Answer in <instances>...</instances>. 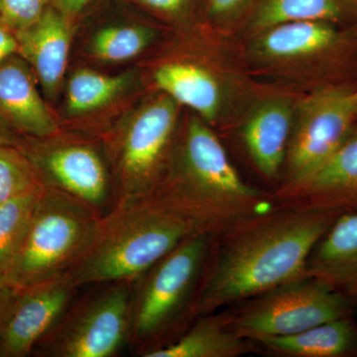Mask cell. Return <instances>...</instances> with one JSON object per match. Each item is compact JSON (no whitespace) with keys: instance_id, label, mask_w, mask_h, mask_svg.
<instances>
[{"instance_id":"5b68a950","label":"cell","mask_w":357,"mask_h":357,"mask_svg":"<svg viewBox=\"0 0 357 357\" xmlns=\"http://www.w3.org/2000/svg\"><path fill=\"white\" fill-rule=\"evenodd\" d=\"M100 215L57 190L43 187L24 241L4 282L20 290L69 274L93 238Z\"/></svg>"},{"instance_id":"9a60e30c","label":"cell","mask_w":357,"mask_h":357,"mask_svg":"<svg viewBox=\"0 0 357 357\" xmlns=\"http://www.w3.org/2000/svg\"><path fill=\"white\" fill-rule=\"evenodd\" d=\"M0 115L16 133L46 137L58 130L42 100L29 64L15 55L0 63Z\"/></svg>"},{"instance_id":"7c38bea8","label":"cell","mask_w":357,"mask_h":357,"mask_svg":"<svg viewBox=\"0 0 357 357\" xmlns=\"http://www.w3.org/2000/svg\"><path fill=\"white\" fill-rule=\"evenodd\" d=\"M69 274L14 290L0 328V356L25 357L79 293Z\"/></svg>"},{"instance_id":"e0dca14e","label":"cell","mask_w":357,"mask_h":357,"mask_svg":"<svg viewBox=\"0 0 357 357\" xmlns=\"http://www.w3.org/2000/svg\"><path fill=\"white\" fill-rule=\"evenodd\" d=\"M305 275L342 292L357 281V211L338 215L312 249Z\"/></svg>"},{"instance_id":"ffe728a7","label":"cell","mask_w":357,"mask_h":357,"mask_svg":"<svg viewBox=\"0 0 357 357\" xmlns=\"http://www.w3.org/2000/svg\"><path fill=\"white\" fill-rule=\"evenodd\" d=\"M261 352L255 342L230 330L220 310L199 317L175 342L148 357H239Z\"/></svg>"},{"instance_id":"d6986e66","label":"cell","mask_w":357,"mask_h":357,"mask_svg":"<svg viewBox=\"0 0 357 357\" xmlns=\"http://www.w3.org/2000/svg\"><path fill=\"white\" fill-rule=\"evenodd\" d=\"M262 352L283 357H357V321L354 316L326 321L286 337L256 342Z\"/></svg>"},{"instance_id":"cb8c5ba5","label":"cell","mask_w":357,"mask_h":357,"mask_svg":"<svg viewBox=\"0 0 357 357\" xmlns=\"http://www.w3.org/2000/svg\"><path fill=\"white\" fill-rule=\"evenodd\" d=\"M150 34L136 26H114L96 33L91 51L96 57L107 62H122L139 55L149 44Z\"/></svg>"},{"instance_id":"83f0119b","label":"cell","mask_w":357,"mask_h":357,"mask_svg":"<svg viewBox=\"0 0 357 357\" xmlns=\"http://www.w3.org/2000/svg\"><path fill=\"white\" fill-rule=\"evenodd\" d=\"M18 51L15 32L0 18V63Z\"/></svg>"},{"instance_id":"7402d4cb","label":"cell","mask_w":357,"mask_h":357,"mask_svg":"<svg viewBox=\"0 0 357 357\" xmlns=\"http://www.w3.org/2000/svg\"><path fill=\"white\" fill-rule=\"evenodd\" d=\"M43 185L0 204V277H6L24 241Z\"/></svg>"},{"instance_id":"836d02e7","label":"cell","mask_w":357,"mask_h":357,"mask_svg":"<svg viewBox=\"0 0 357 357\" xmlns=\"http://www.w3.org/2000/svg\"><path fill=\"white\" fill-rule=\"evenodd\" d=\"M13 294V292L10 293V295H9L8 297H7L6 299L0 304V328H1L2 319H3L4 314H6L7 305H8L9 300H10Z\"/></svg>"},{"instance_id":"4fadbf2b","label":"cell","mask_w":357,"mask_h":357,"mask_svg":"<svg viewBox=\"0 0 357 357\" xmlns=\"http://www.w3.org/2000/svg\"><path fill=\"white\" fill-rule=\"evenodd\" d=\"M275 206L342 213L357 211V126L325 163L270 192Z\"/></svg>"},{"instance_id":"7a4b0ae2","label":"cell","mask_w":357,"mask_h":357,"mask_svg":"<svg viewBox=\"0 0 357 357\" xmlns=\"http://www.w3.org/2000/svg\"><path fill=\"white\" fill-rule=\"evenodd\" d=\"M153 195L217 236L275 206L270 192L241 178L210 124L197 116L188 122Z\"/></svg>"},{"instance_id":"4dcf8cb0","label":"cell","mask_w":357,"mask_h":357,"mask_svg":"<svg viewBox=\"0 0 357 357\" xmlns=\"http://www.w3.org/2000/svg\"><path fill=\"white\" fill-rule=\"evenodd\" d=\"M15 131L4 121L0 115V147L6 145H16L17 137H15Z\"/></svg>"},{"instance_id":"6da1fadb","label":"cell","mask_w":357,"mask_h":357,"mask_svg":"<svg viewBox=\"0 0 357 357\" xmlns=\"http://www.w3.org/2000/svg\"><path fill=\"white\" fill-rule=\"evenodd\" d=\"M338 215L275 206L218 234L204 269L198 318L305 275L312 249Z\"/></svg>"},{"instance_id":"3957f363","label":"cell","mask_w":357,"mask_h":357,"mask_svg":"<svg viewBox=\"0 0 357 357\" xmlns=\"http://www.w3.org/2000/svg\"><path fill=\"white\" fill-rule=\"evenodd\" d=\"M197 231L204 230L153 194L119 199L100 218L89 248L69 275L79 288L134 280Z\"/></svg>"},{"instance_id":"2e32d148","label":"cell","mask_w":357,"mask_h":357,"mask_svg":"<svg viewBox=\"0 0 357 357\" xmlns=\"http://www.w3.org/2000/svg\"><path fill=\"white\" fill-rule=\"evenodd\" d=\"M18 53L49 96L55 95L69 57L70 30L62 13L46 9L36 22L15 32Z\"/></svg>"},{"instance_id":"ba28073f","label":"cell","mask_w":357,"mask_h":357,"mask_svg":"<svg viewBox=\"0 0 357 357\" xmlns=\"http://www.w3.org/2000/svg\"><path fill=\"white\" fill-rule=\"evenodd\" d=\"M249 54L275 72L333 76L357 59V27L319 20L281 23L252 34Z\"/></svg>"},{"instance_id":"f546056e","label":"cell","mask_w":357,"mask_h":357,"mask_svg":"<svg viewBox=\"0 0 357 357\" xmlns=\"http://www.w3.org/2000/svg\"><path fill=\"white\" fill-rule=\"evenodd\" d=\"M89 1V0H57V4L61 13L74 15L81 13Z\"/></svg>"},{"instance_id":"277c9868","label":"cell","mask_w":357,"mask_h":357,"mask_svg":"<svg viewBox=\"0 0 357 357\" xmlns=\"http://www.w3.org/2000/svg\"><path fill=\"white\" fill-rule=\"evenodd\" d=\"M215 236L190 234L134 279L128 344L133 354L148 357L165 349L198 318L199 291Z\"/></svg>"},{"instance_id":"d4e9b609","label":"cell","mask_w":357,"mask_h":357,"mask_svg":"<svg viewBox=\"0 0 357 357\" xmlns=\"http://www.w3.org/2000/svg\"><path fill=\"white\" fill-rule=\"evenodd\" d=\"M24 154L16 145L0 147V204L40 185Z\"/></svg>"},{"instance_id":"1f68e13d","label":"cell","mask_w":357,"mask_h":357,"mask_svg":"<svg viewBox=\"0 0 357 357\" xmlns=\"http://www.w3.org/2000/svg\"><path fill=\"white\" fill-rule=\"evenodd\" d=\"M13 290V288L8 287V286L6 285L3 278L0 277V304H1V303L3 302L9 295H10Z\"/></svg>"},{"instance_id":"30bf717a","label":"cell","mask_w":357,"mask_h":357,"mask_svg":"<svg viewBox=\"0 0 357 357\" xmlns=\"http://www.w3.org/2000/svg\"><path fill=\"white\" fill-rule=\"evenodd\" d=\"M177 105L167 95L154 100L122 134L114 159L119 199L148 196L158 189L174 151Z\"/></svg>"},{"instance_id":"603a6c76","label":"cell","mask_w":357,"mask_h":357,"mask_svg":"<svg viewBox=\"0 0 357 357\" xmlns=\"http://www.w3.org/2000/svg\"><path fill=\"white\" fill-rule=\"evenodd\" d=\"M128 83L126 77H110L91 70H81L70 79L67 89L68 109L81 114L100 109L121 93Z\"/></svg>"},{"instance_id":"8fae6325","label":"cell","mask_w":357,"mask_h":357,"mask_svg":"<svg viewBox=\"0 0 357 357\" xmlns=\"http://www.w3.org/2000/svg\"><path fill=\"white\" fill-rule=\"evenodd\" d=\"M16 146L24 154L43 187L57 190L81 202L100 217L119 203L114 178L98 150L84 143L43 144L24 136Z\"/></svg>"},{"instance_id":"484cf974","label":"cell","mask_w":357,"mask_h":357,"mask_svg":"<svg viewBox=\"0 0 357 357\" xmlns=\"http://www.w3.org/2000/svg\"><path fill=\"white\" fill-rule=\"evenodd\" d=\"M49 0H2L0 18L14 32L36 22L46 11Z\"/></svg>"},{"instance_id":"e575fe53","label":"cell","mask_w":357,"mask_h":357,"mask_svg":"<svg viewBox=\"0 0 357 357\" xmlns=\"http://www.w3.org/2000/svg\"><path fill=\"white\" fill-rule=\"evenodd\" d=\"M352 98H354V109H356L357 114V88L354 89V91H352Z\"/></svg>"},{"instance_id":"5bb4252c","label":"cell","mask_w":357,"mask_h":357,"mask_svg":"<svg viewBox=\"0 0 357 357\" xmlns=\"http://www.w3.org/2000/svg\"><path fill=\"white\" fill-rule=\"evenodd\" d=\"M296 102L287 96L264 98L251 107L241 129V140L256 171L280 184Z\"/></svg>"},{"instance_id":"d6a6232c","label":"cell","mask_w":357,"mask_h":357,"mask_svg":"<svg viewBox=\"0 0 357 357\" xmlns=\"http://www.w3.org/2000/svg\"><path fill=\"white\" fill-rule=\"evenodd\" d=\"M344 292L357 302V281L352 283L351 285L349 286L347 289H344Z\"/></svg>"},{"instance_id":"4316f807","label":"cell","mask_w":357,"mask_h":357,"mask_svg":"<svg viewBox=\"0 0 357 357\" xmlns=\"http://www.w3.org/2000/svg\"><path fill=\"white\" fill-rule=\"evenodd\" d=\"M248 0H208V8L213 17L229 20L241 10Z\"/></svg>"},{"instance_id":"ac0fdd59","label":"cell","mask_w":357,"mask_h":357,"mask_svg":"<svg viewBox=\"0 0 357 357\" xmlns=\"http://www.w3.org/2000/svg\"><path fill=\"white\" fill-rule=\"evenodd\" d=\"M154 79L167 96L198 112L210 126L222 114L225 89L210 70L192 63H169L156 70Z\"/></svg>"},{"instance_id":"f1b7e54d","label":"cell","mask_w":357,"mask_h":357,"mask_svg":"<svg viewBox=\"0 0 357 357\" xmlns=\"http://www.w3.org/2000/svg\"><path fill=\"white\" fill-rule=\"evenodd\" d=\"M143 6L156 9L162 13H172L180 10L185 0H135Z\"/></svg>"},{"instance_id":"44dd1931","label":"cell","mask_w":357,"mask_h":357,"mask_svg":"<svg viewBox=\"0 0 357 357\" xmlns=\"http://www.w3.org/2000/svg\"><path fill=\"white\" fill-rule=\"evenodd\" d=\"M305 20L357 27V11L351 0H258L249 28L255 34L281 23Z\"/></svg>"},{"instance_id":"8d00e7d4","label":"cell","mask_w":357,"mask_h":357,"mask_svg":"<svg viewBox=\"0 0 357 357\" xmlns=\"http://www.w3.org/2000/svg\"><path fill=\"white\" fill-rule=\"evenodd\" d=\"M1 2H2V0H0V7H1Z\"/></svg>"},{"instance_id":"8992f818","label":"cell","mask_w":357,"mask_h":357,"mask_svg":"<svg viewBox=\"0 0 357 357\" xmlns=\"http://www.w3.org/2000/svg\"><path fill=\"white\" fill-rule=\"evenodd\" d=\"M356 303L328 282L303 275L222 310L230 330L256 344L354 316Z\"/></svg>"},{"instance_id":"d590c367","label":"cell","mask_w":357,"mask_h":357,"mask_svg":"<svg viewBox=\"0 0 357 357\" xmlns=\"http://www.w3.org/2000/svg\"><path fill=\"white\" fill-rule=\"evenodd\" d=\"M352 4H354V7H356L357 11V0H351Z\"/></svg>"},{"instance_id":"52a82bcc","label":"cell","mask_w":357,"mask_h":357,"mask_svg":"<svg viewBox=\"0 0 357 357\" xmlns=\"http://www.w3.org/2000/svg\"><path fill=\"white\" fill-rule=\"evenodd\" d=\"M132 281L89 285L77 294L32 354L44 357H112L128 347Z\"/></svg>"},{"instance_id":"9c48e42d","label":"cell","mask_w":357,"mask_h":357,"mask_svg":"<svg viewBox=\"0 0 357 357\" xmlns=\"http://www.w3.org/2000/svg\"><path fill=\"white\" fill-rule=\"evenodd\" d=\"M354 89L347 84H326L296 103L279 185L306 177L325 163L347 139L357 121Z\"/></svg>"}]
</instances>
